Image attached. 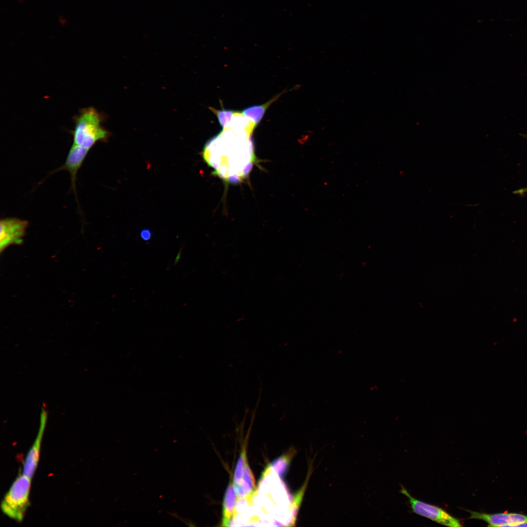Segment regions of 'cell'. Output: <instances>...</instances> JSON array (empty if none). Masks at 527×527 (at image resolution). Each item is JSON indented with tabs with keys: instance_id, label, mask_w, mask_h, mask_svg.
Listing matches in <instances>:
<instances>
[{
	"instance_id": "cell-1",
	"label": "cell",
	"mask_w": 527,
	"mask_h": 527,
	"mask_svg": "<svg viewBox=\"0 0 527 527\" xmlns=\"http://www.w3.org/2000/svg\"><path fill=\"white\" fill-rule=\"evenodd\" d=\"M203 157L215 174L231 183L238 182L248 176L256 160L250 137L228 129L206 142Z\"/></svg>"
},
{
	"instance_id": "cell-2",
	"label": "cell",
	"mask_w": 527,
	"mask_h": 527,
	"mask_svg": "<svg viewBox=\"0 0 527 527\" xmlns=\"http://www.w3.org/2000/svg\"><path fill=\"white\" fill-rule=\"evenodd\" d=\"M73 119V143L90 150L98 142L107 140L109 132L101 126L103 116L94 107L81 109Z\"/></svg>"
},
{
	"instance_id": "cell-3",
	"label": "cell",
	"mask_w": 527,
	"mask_h": 527,
	"mask_svg": "<svg viewBox=\"0 0 527 527\" xmlns=\"http://www.w3.org/2000/svg\"><path fill=\"white\" fill-rule=\"evenodd\" d=\"M31 479L20 474L12 484L1 503V509L9 518L21 522L29 505Z\"/></svg>"
},
{
	"instance_id": "cell-4",
	"label": "cell",
	"mask_w": 527,
	"mask_h": 527,
	"mask_svg": "<svg viewBox=\"0 0 527 527\" xmlns=\"http://www.w3.org/2000/svg\"><path fill=\"white\" fill-rule=\"evenodd\" d=\"M400 492L408 499L412 511L440 524L451 527H461L460 521L452 516L442 508L430 505L412 497L403 486Z\"/></svg>"
},
{
	"instance_id": "cell-5",
	"label": "cell",
	"mask_w": 527,
	"mask_h": 527,
	"mask_svg": "<svg viewBox=\"0 0 527 527\" xmlns=\"http://www.w3.org/2000/svg\"><path fill=\"white\" fill-rule=\"evenodd\" d=\"M29 223L16 217L1 219L0 221V250L8 246L20 244L23 242Z\"/></svg>"
},
{
	"instance_id": "cell-6",
	"label": "cell",
	"mask_w": 527,
	"mask_h": 527,
	"mask_svg": "<svg viewBox=\"0 0 527 527\" xmlns=\"http://www.w3.org/2000/svg\"><path fill=\"white\" fill-rule=\"evenodd\" d=\"M470 515L469 519L483 520L488 524V527H517L518 525L527 522V515L517 513H486L466 510Z\"/></svg>"
},
{
	"instance_id": "cell-7",
	"label": "cell",
	"mask_w": 527,
	"mask_h": 527,
	"mask_svg": "<svg viewBox=\"0 0 527 527\" xmlns=\"http://www.w3.org/2000/svg\"><path fill=\"white\" fill-rule=\"evenodd\" d=\"M46 420V411L44 409H42L41 414L40 427L38 434L34 443L27 454L23 466L22 474L31 479L38 465L41 442L45 427Z\"/></svg>"
},
{
	"instance_id": "cell-8",
	"label": "cell",
	"mask_w": 527,
	"mask_h": 527,
	"mask_svg": "<svg viewBox=\"0 0 527 527\" xmlns=\"http://www.w3.org/2000/svg\"><path fill=\"white\" fill-rule=\"evenodd\" d=\"M89 150V149L73 143L68 151L64 164L54 171L56 172L65 170L69 172L71 176V189L74 191L76 197L77 174Z\"/></svg>"
},
{
	"instance_id": "cell-9",
	"label": "cell",
	"mask_w": 527,
	"mask_h": 527,
	"mask_svg": "<svg viewBox=\"0 0 527 527\" xmlns=\"http://www.w3.org/2000/svg\"><path fill=\"white\" fill-rule=\"evenodd\" d=\"M233 485L238 499H244L248 504H251L256 487L254 474L247 460L241 483Z\"/></svg>"
},
{
	"instance_id": "cell-10",
	"label": "cell",
	"mask_w": 527,
	"mask_h": 527,
	"mask_svg": "<svg viewBox=\"0 0 527 527\" xmlns=\"http://www.w3.org/2000/svg\"><path fill=\"white\" fill-rule=\"evenodd\" d=\"M237 499L233 482L230 480L223 497L221 526H228L231 520L235 515Z\"/></svg>"
},
{
	"instance_id": "cell-11",
	"label": "cell",
	"mask_w": 527,
	"mask_h": 527,
	"mask_svg": "<svg viewBox=\"0 0 527 527\" xmlns=\"http://www.w3.org/2000/svg\"><path fill=\"white\" fill-rule=\"evenodd\" d=\"M283 91L273 97L266 102L258 105H254L245 108L241 112L242 114L248 120L253 122L256 127L261 121L266 111L271 104L276 101L280 96L286 92Z\"/></svg>"
},
{
	"instance_id": "cell-12",
	"label": "cell",
	"mask_w": 527,
	"mask_h": 527,
	"mask_svg": "<svg viewBox=\"0 0 527 527\" xmlns=\"http://www.w3.org/2000/svg\"><path fill=\"white\" fill-rule=\"evenodd\" d=\"M209 109L216 116L220 125L222 127L223 130L228 128L231 120L233 119V117L237 112V111L226 109L223 108L221 110H218L211 107H209Z\"/></svg>"
},
{
	"instance_id": "cell-13",
	"label": "cell",
	"mask_w": 527,
	"mask_h": 527,
	"mask_svg": "<svg viewBox=\"0 0 527 527\" xmlns=\"http://www.w3.org/2000/svg\"><path fill=\"white\" fill-rule=\"evenodd\" d=\"M247 460L246 448L245 447H243L239 455L234 471L233 476L234 485H238L241 483Z\"/></svg>"
},
{
	"instance_id": "cell-14",
	"label": "cell",
	"mask_w": 527,
	"mask_h": 527,
	"mask_svg": "<svg viewBox=\"0 0 527 527\" xmlns=\"http://www.w3.org/2000/svg\"><path fill=\"white\" fill-rule=\"evenodd\" d=\"M293 452H289L282 455L271 464V466L279 476H283L286 471Z\"/></svg>"
},
{
	"instance_id": "cell-15",
	"label": "cell",
	"mask_w": 527,
	"mask_h": 527,
	"mask_svg": "<svg viewBox=\"0 0 527 527\" xmlns=\"http://www.w3.org/2000/svg\"><path fill=\"white\" fill-rule=\"evenodd\" d=\"M141 238L145 241L149 240L152 237V232L148 229H144L140 232Z\"/></svg>"
},
{
	"instance_id": "cell-16",
	"label": "cell",
	"mask_w": 527,
	"mask_h": 527,
	"mask_svg": "<svg viewBox=\"0 0 527 527\" xmlns=\"http://www.w3.org/2000/svg\"><path fill=\"white\" fill-rule=\"evenodd\" d=\"M168 513L170 514L173 517L179 519L181 522H182L183 523L185 524L186 525L190 526H192V524H191V522L190 521H188L187 519H184L183 517H182L180 516L176 513Z\"/></svg>"
},
{
	"instance_id": "cell-17",
	"label": "cell",
	"mask_w": 527,
	"mask_h": 527,
	"mask_svg": "<svg viewBox=\"0 0 527 527\" xmlns=\"http://www.w3.org/2000/svg\"><path fill=\"white\" fill-rule=\"evenodd\" d=\"M513 193L514 194H519L520 195H522L527 193V187L516 190L514 191Z\"/></svg>"
},
{
	"instance_id": "cell-18",
	"label": "cell",
	"mask_w": 527,
	"mask_h": 527,
	"mask_svg": "<svg viewBox=\"0 0 527 527\" xmlns=\"http://www.w3.org/2000/svg\"><path fill=\"white\" fill-rule=\"evenodd\" d=\"M517 527H527V522L522 523L518 525Z\"/></svg>"
},
{
	"instance_id": "cell-19",
	"label": "cell",
	"mask_w": 527,
	"mask_h": 527,
	"mask_svg": "<svg viewBox=\"0 0 527 527\" xmlns=\"http://www.w3.org/2000/svg\"><path fill=\"white\" fill-rule=\"evenodd\" d=\"M180 255H181V253H180V254H179H179L178 255V257H177V258H176V260H175V262H178V260H179V259H180Z\"/></svg>"
},
{
	"instance_id": "cell-20",
	"label": "cell",
	"mask_w": 527,
	"mask_h": 527,
	"mask_svg": "<svg viewBox=\"0 0 527 527\" xmlns=\"http://www.w3.org/2000/svg\"><path fill=\"white\" fill-rule=\"evenodd\" d=\"M18 0L20 1H23L24 0Z\"/></svg>"
}]
</instances>
